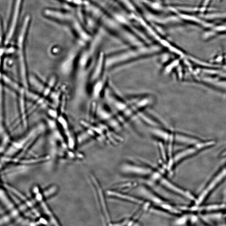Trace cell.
<instances>
[{
    "instance_id": "3",
    "label": "cell",
    "mask_w": 226,
    "mask_h": 226,
    "mask_svg": "<svg viewBox=\"0 0 226 226\" xmlns=\"http://www.w3.org/2000/svg\"><path fill=\"white\" fill-rule=\"evenodd\" d=\"M1 202L14 222L20 224L31 225L30 222L22 216L10 194L3 186L1 189Z\"/></svg>"
},
{
    "instance_id": "15",
    "label": "cell",
    "mask_w": 226,
    "mask_h": 226,
    "mask_svg": "<svg viewBox=\"0 0 226 226\" xmlns=\"http://www.w3.org/2000/svg\"></svg>"
},
{
    "instance_id": "6",
    "label": "cell",
    "mask_w": 226,
    "mask_h": 226,
    "mask_svg": "<svg viewBox=\"0 0 226 226\" xmlns=\"http://www.w3.org/2000/svg\"><path fill=\"white\" fill-rule=\"evenodd\" d=\"M140 192L145 199L149 202L154 208L157 207L161 210H165L175 215L181 214V211L179 210L180 209L174 207L148 188L142 187Z\"/></svg>"
},
{
    "instance_id": "10",
    "label": "cell",
    "mask_w": 226,
    "mask_h": 226,
    "mask_svg": "<svg viewBox=\"0 0 226 226\" xmlns=\"http://www.w3.org/2000/svg\"><path fill=\"white\" fill-rule=\"evenodd\" d=\"M182 209L183 210H190L191 211H213L222 210L226 209V204L222 203V204H215L210 205L206 206H200V205H195L191 207H182Z\"/></svg>"
},
{
    "instance_id": "8",
    "label": "cell",
    "mask_w": 226,
    "mask_h": 226,
    "mask_svg": "<svg viewBox=\"0 0 226 226\" xmlns=\"http://www.w3.org/2000/svg\"><path fill=\"white\" fill-rule=\"evenodd\" d=\"M23 1V0H15L12 13L10 17V24L5 40V43L6 44H7L10 42L15 34Z\"/></svg>"
},
{
    "instance_id": "11",
    "label": "cell",
    "mask_w": 226,
    "mask_h": 226,
    "mask_svg": "<svg viewBox=\"0 0 226 226\" xmlns=\"http://www.w3.org/2000/svg\"><path fill=\"white\" fill-rule=\"evenodd\" d=\"M51 159L50 155H45L37 157H31L29 158H23L20 160L17 164L20 165L28 166L40 164L49 161Z\"/></svg>"
},
{
    "instance_id": "5",
    "label": "cell",
    "mask_w": 226,
    "mask_h": 226,
    "mask_svg": "<svg viewBox=\"0 0 226 226\" xmlns=\"http://www.w3.org/2000/svg\"><path fill=\"white\" fill-rule=\"evenodd\" d=\"M152 132L153 135L156 138L170 144L172 142H177L194 145L200 142L199 140L195 138L181 134L173 133L171 132L159 128H154Z\"/></svg>"
},
{
    "instance_id": "7",
    "label": "cell",
    "mask_w": 226,
    "mask_h": 226,
    "mask_svg": "<svg viewBox=\"0 0 226 226\" xmlns=\"http://www.w3.org/2000/svg\"><path fill=\"white\" fill-rule=\"evenodd\" d=\"M226 177V167L222 169L207 185L195 202V205H199L211 191Z\"/></svg>"
},
{
    "instance_id": "13",
    "label": "cell",
    "mask_w": 226,
    "mask_h": 226,
    "mask_svg": "<svg viewBox=\"0 0 226 226\" xmlns=\"http://www.w3.org/2000/svg\"><path fill=\"white\" fill-rule=\"evenodd\" d=\"M44 195L46 199L53 197L59 191L58 186L55 184L51 185L47 187L44 190H42Z\"/></svg>"
},
{
    "instance_id": "1",
    "label": "cell",
    "mask_w": 226,
    "mask_h": 226,
    "mask_svg": "<svg viewBox=\"0 0 226 226\" xmlns=\"http://www.w3.org/2000/svg\"><path fill=\"white\" fill-rule=\"evenodd\" d=\"M44 14L48 18L68 25L73 30L78 37L83 40H89V35L83 29L77 18L69 12L46 9L44 10Z\"/></svg>"
},
{
    "instance_id": "2",
    "label": "cell",
    "mask_w": 226,
    "mask_h": 226,
    "mask_svg": "<svg viewBox=\"0 0 226 226\" xmlns=\"http://www.w3.org/2000/svg\"><path fill=\"white\" fill-rule=\"evenodd\" d=\"M33 199L34 200L41 215L52 225L60 226L61 224L53 212L46 202V199L40 187L37 184L33 186L31 189Z\"/></svg>"
},
{
    "instance_id": "4",
    "label": "cell",
    "mask_w": 226,
    "mask_h": 226,
    "mask_svg": "<svg viewBox=\"0 0 226 226\" xmlns=\"http://www.w3.org/2000/svg\"><path fill=\"white\" fill-rule=\"evenodd\" d=\"M215 144V142L213 141H208L206 142H199L194 145L184 149L177 153L174 156L170 157L167 161V168L168 170H170L180 161L200 151L209 148Z\"/></svg>"
},
{
    "instance_id": "14",
    "label": "cell",
    "mask_w": 226,
    "mask_h": 226,
    "mask_svg": "<svg viewBox=\"0 0 226 226\" xmlns=\"http://www.w3.org/2000/svg\"><path fill=\"white\" fill-rule=\"evenodd\" d=\"M222 156H226V150H224V151L222 153Z\"/></svg>"
},
{
    "instance_id": "9",
    "label": "cell",
    "mask_w": 226,
    "mask_h": 226,
    "mask_svg": "<svg viewBox=\"0 0 226 226\" xmlns=\"http://www.w3.org/2000/svg\"><path fill=\"white\" fill-rule=\"evenodd\" d=\"M90 179L91 180L93 187L95 189L96 195L98 196V202H99V203L100 207L101 210H102V212L103 215L105 216V218L106 219H109V220L110 217L109 216V213L108 212L107 207H106V204L104 203V199L103 196V194H102V188H101V187H100L98 181L92 174H91L90 175Z\"/></svg>"
},
{
    "instance_id": "12",
    "label": "cell",
    "mask_w": 226,
    "mask_h": 226,
    "mask_svg": "<svg viewBox=\"0 0 226 226\" xmlns=\"http://www.w3.org/2000/svg\"><path fill=\"white\" fill-rule=\"evenodd\" d=\"M179 16L181 18L185 20L190 21V22H195V23L202 24V26L210 28L213 27L212 24L211 23H207V22H204V21L201 20V19H199L195 16H191V15L190 16V15H187L183 14H179Z\"/></svg>"
}]
</instances>
